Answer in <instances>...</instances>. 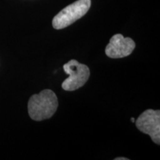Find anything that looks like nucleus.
<instances>
[{
	"instance_id": "nucleus-5",
	"label": "nucleus",
	"mask_w": 160,
	"mask_h": 160,
	"mask_svg": "<svg viewBox=\"0 0 160 160\" xmlns=\"http://www.w3.org/2000/svg\"><path fill=\"white\" fill-rule=\"evenodd\" d=\"M136 47L133 39L124 37L118 33L111 37L108 45L105 48V54L112 59H119L131 55Z\"/></svg>"
},
{
	"instance_id": "nucleus-6",
	"label": "nucleus",
	"mask_w": 160,
	"mask_h": 160,
	"mask_svg": "<svg viewBox=\"0 0 160 160\" xmlns=\"http://www.w3.org/2000/svg\"><path fill=\"white\" fill-rule=\"evenodd\" d=\"M115 160H128V158H123V157H119V158H116Z\"/></svg>"
},
{
	"instance_id": "nucleus-7",
	"label": "nucleus",
	"mask_w": 160,
	"mask_h": 160,
	"mask_svg": "<svg viewBox=\"0 0 160 160\" xmlns=\"http://www.w3.org/2000/svg\"><path fill=\"white\" fill-rule=\"evenodd\" d=\"M131 122H133H133H135V121H136L134 118H131Z\"/></svg>"
},
{
	"instance_id": "nucleus-3",
	"label": "nucleus",
	"mask_w": 160,
	"mask_h": 160,
	"mask_svg": "<svg viewBox=\"0 0 160 160\" xmlns=\"http://www.w3.org/2000/svg\"><path fill=\"white\" fill-rule=\"evenodd\" d=\"M64 71L69 75L62 84V88L68 91H73L80 88L87 82L90 77V70L86 65L75 59L70 60L63 65Z\"/></svg>"
},
{
	"instance_id": "nucleus-2",
	"label": "nucleus",
	"mask_w": 160,
	"mask_h": 160,
	"mask_svg": "<svg viewBox=\"0 0 160 160\" xmlns=\"http://www.w3.org/2000/svg\"><path fill=\"white\" fill-rule=\"evenodd\" d=\"M91 5V0H77L62 10L53 19L52 25L57 30L68 27L88 11Z\"/></svg>"
},
{
	"instance_id": "nucleus-4",
	"label": "nucleus",
	"mask_w": 160,
	"mask_h": 160,
	"mask_svg": "<svg viewBox=\"0 0 160 160\" xmlns=\"http://www.w3.org/2000/svg\"><path fill=\"white\" fill-rule=\"evenodd\" d=\"M140 131L151 137L152 141L160 144V111L148 109L144 111L135 121Z\"/></svg>"
},
{
	"instance_id": "nucleus-1",
	"label": "nucleus",
	"mask_w": 160,
	"mask_h": 160,
	"mask_svg": "<svg viewBox=\"0 0 160 160\" xmlns=\"http://www.w3.org/2000/svg\"><path fill=\"white\" fill-rule=\"evenodd\" d=\"M58 99L53 91L43 90L30 98L28 105L30 117L35 121H42L53 117L58 108Z\"/></svg>"
}]
</instances>
